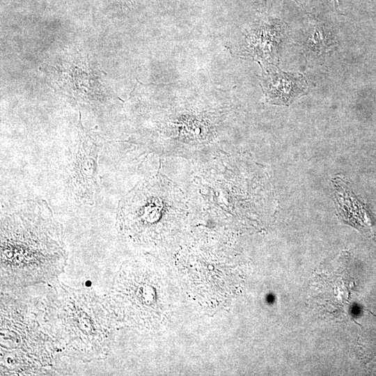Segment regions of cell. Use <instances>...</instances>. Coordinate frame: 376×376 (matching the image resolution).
Wrapping results in <instances>:
<instances>
[{"label":"cell","instance_id":"obj_1","mask_svg":"<svg viewBox=\"0 0 376 376\" xmlns=\"http://www.w3.org/2000/svg\"><path fill=\"white\" fill-rule=\"evenodd\" d=\"M0 249L1 289L50 283L63 272L68 259L62 227L43 200L1 213Z\"/></svg>","mask_w":376,"mask_h":376},{"label":"cell","instance_id":"obj_2","mask_svg":"<svg viewBox=\"0 0 376 376\" xmlns=\"http://www.w3.org/2000/svg\"><path fill=\"white\" fill-rule=\"evenodd\" d=\"M42 303L49 334L58 350L83 361L108 355L117 320L107 299L93 288H74L55 279Z\"/></svg>","mask_w":376,"mask_h":376},{"label":"cell","instance_id":"obj_3","mask_svg":"<svg viewBox=\"0 0 376 376\" xmlns=\"http://www.w3.org/2000/svg\"><path fill=\"white\" fill-rule=\"evenodd\" d=\"M1 373L31 375L51 366L58 350L42 301L24 293L1 292Z\"/></svg>","mask_w":376,"mask_h":376},{"label":"cell","instance_id":"obj_4","mask_svg":"<svg viewBox=\"0 0 376 376\" xmlns=\"http://www.w3.org/2000/svg\"><path fill=\"white\" fill-rule=\"evenodd\" d=\"M171 196L170 188L159 178L139 183L120 202L118 229L135 242L156 240L173 203Z\"/></svg>","mask_w":376,"mask_h":376},{"label":"cell","instance_id":"obj_5","mask_svg":"<svg viewBox=\"0 0 376 376\" xmlns=\"http://www.w3.org/2000/svg\"><path fill=\"white\" fill-rule=\"evenodd\" d=\"M152 273L140 263L122 266L107 299L116 320L134 326H144L155 320L157 306Z\"/></svg>","mask_w":376,"mask_h":376},{"label":"cell","instance_id":"obj_6","mask_svg":"<svg viewBox=\"0 0 376 376\" xmlns=\"http://www.w3.org/2000/svg\"><path fill=\"white\" fill-rule=\"evenodd\" d=\"M103 145L98 136L81 127L77 138L68 148L64 168L67 185L75 198L82 203H95L100 183L98 157Z\"/></svg>","mask_w":376,"mask_h":376},{"label":"cell","instance_id":"obj_7","mask_svg":"<svg viewBox=\"0 0 376 376\" xmlns=\"http://www.w3.org/2000/svg\"><path fill=\"white\" fill-rule=\"evenodd\" d=\"M262 88L269 102L288 105L305 93L306 82L300 74L272 69L263 75Z\"/></svg>","mask_w":376,"mask_h":376},{"label":"cell","instance_id":"obj_8","mask_svg":"<svg viewBox=\"0 0 376 376\" xmlns=\"http://www.w3.org/2000/svg\"><path fill=\"white\" fill-rule=\"evenodd\" d=\"M322 31V30H319V29L314 30L313 37H312L313 45H315L317 46H323L325 44L324 32Z\"/></svg>","mask_w":376,"mask_h":376}]
</instances>
